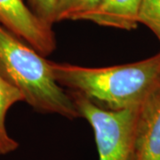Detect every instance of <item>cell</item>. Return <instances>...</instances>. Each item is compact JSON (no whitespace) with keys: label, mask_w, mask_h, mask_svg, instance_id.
<instances>
[{"label":"cell","mask_w":160,"mask_h":160,"mask_svg":"<svg viewBox=\"0 0 160 160\" xmlns=\"http://www.w3.org/2000/svg\"><path fill=\"white\" fill-rule=\"evenodd\" d=\"M19 102H24L22 93L0 75V156L14 152L19 143L8 133L6 118L8 110Z\"/></svg>","instance_id":"7"},{"label":"cell","mask_w":160,"mask_h":160,"mask_svg":"<svg viewBox=\"0 0 160 160\" xmlns=\"http://www.w3.org/2000/svg\"><path fill=\"white\" fill-rule=\"evenodd\" d=\"M102 0H57L55 22L80 21L93 11Z\"/></svg>","instance_id":"8"},{"label":"cell","mask_w":160,"mask_h":160,"mask_svg":"<svg viewBox=\"0 0 160 160\" xmlns=\"http://www.w3.org/2000/svg\"><path fill=\"white\" fill-rule=\"evenodd\" d=\"M139 23L150 29L160 42V0H142Z\"/></svg>","instance_id":"9"},{"label":"cell","mask_w":160,"mask_h":160,"mask_svg":"<svg viewBox=\"0 0 160 160\" xmlns=\"http://www.w3.org/2000/svg\"><path fill=\"white\" fill-rule=\"evenodd\" d=\"M29 8L46 24L52 26L55 22L57 0H28Z\"/></svg>","instance_id":"10"},{"label":"cell","mask_w":160,"mask_h":160,"mask_svg":"<svg viewBox=\"0 0 160 160\" xmlns=\"http://www.w3.org/2000/svg\"><path fill=\"white\" fill-rule=\"evenodd\" d=\"M71 97L92 128L99 160H137L136 134L139 108L109 110L95 105L78 92Z\"/></svg>","instance_id":"3"},{"label":"cell","mask_w":160,"mask_h":160,"mask_svg":"<svg viewBox=\"0 0 160 160\" xmlns=\"http://www.w3.org/2000/svg\"><path fill=\"white\" fill-rule=\"evenodd\" d=\"M0 25L45 57L56 49L52 26L38 17L23 0H0Z\"/></svg>","instance_id":"4"},{"label":"cell","mask_w":160,"mask_h":160,"mask_svg":"<svg viewBox=\"0 0 160 160\" xmlns=\"http://www.w3.org/2000/svg\"><path fill=\"white\" fill-rule=\"evenodd\" d=\"M142 0H102L83 17L100 26L132 30L137 28Z\"/></svg>","instance_id":"6"},{"label":"cell","mask_w":160,"mask_h":160,"mask_svg":"<svg viewBox=\"0 0 160 160\" xmlns=\"http://www.w3.org/2000/svg\"><path fill=\"white\" fill-rule=\"evenodd\" d=\"M137 160H160V82L140 105Z\"/></svg>","instance_id":"5"},{"label":"cell","mask_w":160,"mask_h":160,"mask_svg":"<svg viewBox=\"0 0 160 160\" xmlns=\"http://www.w3.org/2000/svg\"><path fill=\"white\" fill-rule=\"evenodd\" d=\"M0 75L22 93L35 111L80 118L71 95L54 78L50 61L1 25Z\"/></svg>","instance_id":"2"},{"label":"cell","mask_w":160,"mask_h":160,"mask_svg":"<svg viewBox=\"0 0 160 160\" xmlns=\"http://www.w3.org/2000/svg\"><path fill=\"white\" fill-rule=\"evenodd\" d=\"M50 65L60 86L109 110L140 106L160 82V52L137 62L103 68L51 61Z\"/></svg>","instance_id":"1"}]
</instances>
